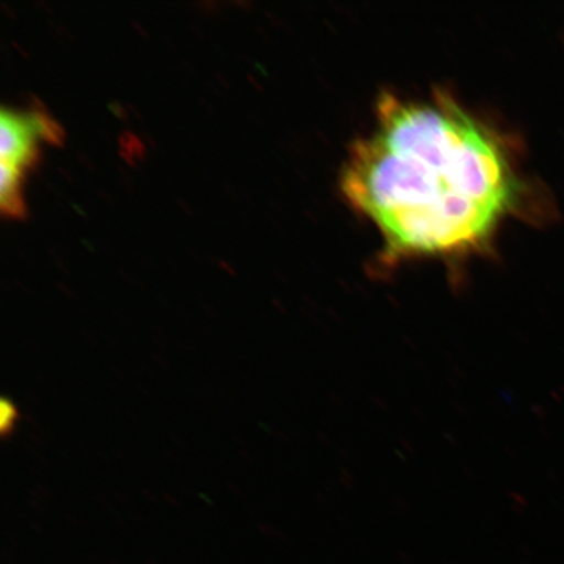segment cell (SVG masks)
I'll use <instances>...</instances> for the list:
<instances>
[{
  "instance_id": "cell-1",
  "label": "cell",
  "mask_w": 564,
  "mask_h": 564,
  "mask_svg": "<svg viewBox=\"0 0 564 564\" xmlns=\"http://www.w3.org/2000/svg\"><path fill=\"white\" fill-rule=\"evenodd\" d=\"M340 183L382 236L386 265L489 251L521 189L502 138L442 90L380 97Z\"/></svg>"
},
{
  "instance_id": "cell-4",
  "label": "cell",
  "mask_w": 564,
  "mask_h": 564,
  "mask_svg": "<svg viewBox=\"0 0 564 564\" xmlns=\"http://www.w3.org/2000/svg\"><path fill=\"white\" fill-rule=\"evenodd\" d=\"M0 415H2V420H0V427H2V433L7 434L11 432L13 422L17 420V411L15 406H13L10 401H2V409H0Z\"/></svg>"
},
{
  "instance_id": "cell-3",
  "label": "cell",
  "mask_w": 564,
  "mask_h": 564,
  "mask_svg": "<svg viewBox=\"0 0 564 564\" xmlns=\"http://www.w3.org/2000/svg\"><path fill=\"white\" fill-rule=\"evenodd\" d=\"M21 171L10 162L0 161V209L4 216L21 218L25 215L21 196Z\"/></svg>"
},
{
  "instance_id": "cell-2",
  "label": "cell",
  "mask_w": 564,
  "mask_h": 564,
  "mask_svg": "<svg viewBox=\"0 0 564 564\" xmlns=\"http://www.w3.org/2000/svg\"><path fill=\"white\" fill-rule=\"evenodd\" d=\"M46 133V116H18L2 111L0 115V161L20 169L31 166L37 160L35 139Z\"/></svg>"
}]
</instances>
